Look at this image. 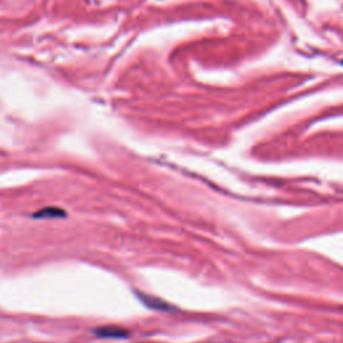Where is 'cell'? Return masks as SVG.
I'll return each mask as SVG.
<instances>
[{
	"label": "cell",
	"mask_w": 343,
	"mask_h": 343,
	"mask_svg": "<svg viewBox=\"0 0 343 343\" xmlns=\"http://www.w3.org/2000/svg\"><path fill=\"white\" fill-rule=\"evenodd\" d=\"M32 216H34L35 218H61V217H66L67 213L63 211L62 208L47 207V208L40 209V211L35 212Z\"/></svg>",
	"instance_id": "3"
},
{
	"label": "cell",
	"mask_w": 343,
	"mask_h": 343,
	"mask_svg": "<svg viewBox=\"0 0 343 343\" xmlns=\"http://www.w3.org/2000/svg\"><path fill=\"white\" fill-rule=\"evenodd\" d=\"M94 334L101 338H125L129 335V331L118 326H101L94 330Z\"/></svg>",
	"instance_id": "2"
},
{
	"label": "cell",
	"mask_w": 343,
	"mask_h": 343,
	"mask_svg": "<svg viewBox=\"0 0 343 343\" xmlns=\"http://www.w3.org/2000/svg\"><path fill=\"white\" fill-rule=\"evenodd\" d=\"M137 297L146 307L152 308V310H157V311H172V310H175V307H172V304H169L168 302H165V300L160 299V298L153 297V295H149V294L138 293L137 291Z\"/></svg>",
	"instance_id": "1"
},
{
	"label": "cell",
	"mask_w": 343,
	"mask_h": 343,
	"mask_svg": "<svg viewBox=\"0 0 343 343\" xmlns=\"http://www.w3.org/2000/svg\"><path fill=\"white\" fill-rule=\"evenodd\" d=\"M342 65H343V61H342Z\"/></svg>",
	"instance_id": "4"
}]
</instances>
